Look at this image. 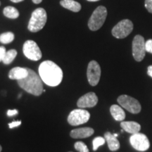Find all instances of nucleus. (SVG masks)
I'll list each match as a JSON object with an SVG mask.
<instances>
[{
    "mask_svg": "<svg viewBox=\"0 0 152 152\" xmlns=\"http://www.w3.org/2000/svg\"><path fill=\"white\" fill-rule=\"evenodd\" d=\"M39 75L45 84L51 87H56L61 83L63 71L54 62L45 61L39 66Z\"/></svg>",
    "mask_w": 152,
    "mask_h": 152,
    "instance_id": "obj_1",
    "label": "nucleus"
},
{
    "mask_svg": "<svg viewBox=\"0 0 152 152\" xmlns=\"http://www.w3.org/2000/svg\"><path fill=\"white\" fill-rule=\"evenodd\" d=\"M28 75L26 77L19 80L18 84L25 91L30 94L39 96L43 92V84L40 76L35 73L33 70L28 68Z\"/></svg>",
    "mask_w": 152,
    "mask_h": 152,
    "instance_id": "obj_2",
    "label": "nucleus"
},
{
    "mask_svg": "<svg viewBox=\"0 0 152 152\" xmlns=\"http://www.w3.org/2000/svg\"><path fill=\"white\" fill-rule=\"evenodd\" d=\"M47 19V12L42 8H37L33 11L28 23V28L32 33H37L45 27Z\"/></svg>",
    "mask_w": 152,
    "mask_h": 152,
    "instance_id": "obj_3",
    "label": "nucleus"
},
{
    "mask_svg": "<svg viewBox=\"0 0 152 152\" xmlns=\"http://www.w3.org/2000/svg\"><path fill=\"white\" fill-rule=\"evenodd\" d=\"M107 16V9L105 7L99 6L94 11L88 21V27L92 31L102 28Z\"/></svg>",
    "mask_w": 152,
    "mask_h": 152,
    "instance_id": "obj_4",
    "label": "nucleus"
},
{
    "mask_svg": "<svg viewBox=\"0 0 152 152\" xmlns=\"http://www.w3.org/2000/svg\"><path fill=\"white\" fill-rule=\"evenodd\" d=\"M132 30V22L128 19H124L114 26L112 29V35L118 39H123L130 35Z\"/></svg>",
    "mask_w": 152,
    "mask_h": 152,
    "instance_id": "obj_5",
    "label": "nucleus"
},
{
    "mask_svg": "<svg viewBox=\"0 0 152 152\" xmlns=\"http://www.w3.org/2000/svg\"><path fill=\"white\" fill-rule=\"evenodd\" d=\"M118 102L122 107L132 113L137 114L142 110V106L138 100L126 94L121 95L118 98Z\"/></svg>",
    "mask_w": 152,
    "mask_h": 152,
    "instance_id": "obj_6",
    "label": "nucleus"
},
{
    "mask_svg": "<svg viewBox=\"0 0 152 152\" xmlns=\"http://www.w3.org/2000/svg\"><path fill=\"white\" fill-rule=\"evenodd\" d=\"M90 114L83 109H75L70 113L68 117V122L73 126L84 124L90 120Z\"/></svg>",
    "mask_w": 152,
    "mask_h": 152,
    "instance_id": "obj_7",
    "label": "nucleus"
},
{
    "mask_svg": "<svg viewBox=\"0 0 152 152\" xmlns=\"http://www.w3.org/2000/svg\"><path fill=\"white\" fill-rule=\"evenodd\" d=\"M23 52L28 59L39 61L42 58V52L37 44L33 40H27L23 47Z\"/></svg>",
    "mask_w": 152,
    "mask_h": 152,
    "instance_id": "obj_8",
    "label": "nucleus"
},
{
    "mask_svg": "<svg viewBox=\"0 0 152 152\" xmlns=\"http://www.w3.org/2000/svg\"><path fill=\"white\" fill-rule=\"evenodd\" d=\"M145 41L142 35H137L132 41V55L137 61H142L145 56Z\"/></svg>",
    "mask_w": 152,
    "mask_h": 152,
    "instance_id": "obj_9",
    "label": "nucleus"
},
{
    "mask_svg": "<svg viewBox=\"0 0 152 152\" xmlns=\"http://www.w3.org/2000/svg\"><path fill=\"white\" fill-rule=\"evenodd\" d=\"M130 142L134 149L140 151H147L150 147L149 139L142 133H136L132 134L130 138Z\"/></svg>",
    "mask_w": 152,
    "mask_h": 152,
    "instance_id": "obj_10",
    "label": "nucleus"
},
{
    "mask_svg": "<svg viewBox=\"0 0 152 152\" xmlns=\"http://www.w3.org/2000/svg\"><path fill=\"white\" fill-rule=\"evenodd\" d=\"M87 76L90 85H97L101 77V68L99 64L96 61H92L89 63L87 66Z\"/></svg>",
    "mask_w": 152,
    "mask_h": 152,
    "instance_id": "obj_11",
    "label": "nucleus"
},
{
    "mask_svg": "<svg viewBox=\"0 0 152 152\" xmlns=\"http://www.w3.org/2000/svg\"><path fill=\"white\" fill-rule=\"evenodd\" d=\"M98 97L94 92H88L82 96L77 101V105L80 109L92 108L96 105Z\"/></svg>",
    "mask_w": 152,
    "mask_h": 152,
    "instance_id": "obj_12",
    "label": "nucleus"
},
{
    "mask_svg": "<svg viewBox=\"0 0 152 152\" xmlns=\"http://www.w3.org/2000/svg\"><path fill=\"white\" fill-rule=\"evenodd\" d=\"M94 130L91 128H82L74 129L71 132V137L74 139H83L92 136Z\"/></svg>",
    "mask_w": 152,
    "mask_h": 152,
    "instance_id": "obj_13",
    "label": "nucleus"
},
{
    "mask_svg": "<svg viewBox=\"0 0 152 152\" xmlns=\"http://www.w3.org/2000/svg\"><path fill=\"white\" fill-rule=\"evenodd\" d=\"M28 75V68L15 67L11 70L9 73V77L11 80H22L26 77Z\"/></svg>",
    "mask_w": 152,
    "mask_h": 152,
    "instance_id": "obj_14",
    "label": "nucleus"
},
{
    "mask_svg": "<svg viewBox=\"0 0 152 152\" xmlns=\"http://www.w3.org/2000/svg\"><path fill=\"white\" fill-rule=\"evenodd\" d=\"M121 126L123 130L132 134L140 132L141 130V125L134 121H122Z\"/></svg>",
    "mask_w": 152,
    "mask_h": 152,
    "instance_id": "obj_15",
    "label": "nucleus"
},
{
    "mask_svg": "<svg viewBox=\"0 0 152 152\" xmlns=\"http://www.w3.org/2000/svg\"><path fill=\"white\" fill-rule=\"evenodd\" d=\"M104 138H105V140L108 144V147L111 151H115L119 149L120 142L113 134L109 132H106L104 134Z\"/></svg>",
    "mask_w": 152,
    "mask_h": 152,
    "instance_id": "obj_16",
    "label": "nucleus"
},
{
    "mask_svg": "<svg viewBox=\"0 0 152 152\" xmlns=\"http://www.w3.org/2000/svg\"><path fill=\"white\" fill-rule=\"evenodd\" d=\"M112 116L117 121H123L125 118V113L123 109L118 105H112L110 108Z\"/></svg>",
    "mask_w": 152,
    "mask_h": 152,
    "instance_id": "obj_17",
    "label": "nucleus"
},
{
    "mask_svg": "<svg viewBox=\"0 0 152 152\" xmlns=\"http://www.w3.org/2000/svg\"><path fill=\"white\" fill-rule=\"evenodd\" d=\"M60 4L63 7L73 12H78L81 9L80 4L74 0H61Z\"/></svg>",
    "mask_w": 152,
    "mask_h": 152,
    "instance_id": "obj_18",
    "label": "nucleus"
},
{
    "mask_svg": "<svg viewBox=\"0 0 152 152\" xmlns=\"http://www.w3.org/2000/svg\"><path fill=\"white\" fill-rule=\"evenodd\" d=\"M3 14L7 18L16 19L19 16V11L18 9L13 7H6L3 10Z\"/></svg>",
    "mask_w": 152,
    "mask_h": 152,
    "instance_id": "obj_19",
    "label": "nucleus"
},
{
    "mask_svg": "<svg viewBox=\"0 0 152 152\" xmlns=\"http://www.w3.org/2000/svg\"><path fill=\"white\" fill-rule=\"evenodd\" d=\"M17 56V52L15 49H10V50L7 51L6 53V55L3 59V63L6 65H9L12 63L13 61L15 59Z\"/></svg>",
    "mask_w": 152,
    "mask_h": 152,
    "instance_id": "obj_20",
    "label": "nucleus"
},
{
    "mask_svg": "<svg viewBox=\"0 0 152 152\" xmlns=\"http://www.w3.org/2000/svg\"><path fill=\"white\" fill-rule=\"evenodd\" d=\"M14 34L11 32H7L0 35V42L7 45L12 42L14 39Z\"/></svg>",
    "mask_w": 152,
    "mask_h": 152,
    "instance_id": "obj_21",
    "label": "nucleus"
},
{
    "mask_svg": "<svg viewBox=\"0 0 152 152\" xmlns=\"http://www.w3.org/2000/svg\"><path fill=\"white\" fill-rule=\"evenodd\" d=\"M105 138L102 137H97L94 138L92 142L93 150H94V151H96L99 147L105 144Z\"/></svg>",
    "mask_w": 152,
    "mask_h": 152,
    "instance_id": "obj_22",
    "label": "nucleus"
},
{
    "mask_svg": "<svg viewBox=\"0 0 152 152\" xmlns=\"http://www.w3.org/2000/svg\"><path fill=\"white\" fill-rule=\"evenodd\" d=\"M75 149L79 152H90L87 145L83 142H77L75 144Z\"/></svg>",
    "mask_w": 152,
    "mask_h": 152,
    "instance_id": "obj_23",
    "label": "nucleus"
},
{
    "mask_svg": "<svg viewBox=\"0 0 152 152\" xmlns=\"http://www.w3.org/2000/svg\"><path fill=\"white\" fill-rule=\"evenodd\" d=\"M146 52L152 54V39H150L145 42Z\"/></svg>",
    "mask_w": 152,
    "mask_h": 152,
    "instance_id": "obj_24",
    "label": "nucleus"
},
{
    "mask_svg": "<svg viewBox=\"0 0 152 152\" xmlns=\"http://www.w3.org/2000/svg\"><path fill=\"white\" fill-rule=\"evenodd\" d=\"M145 8L149 13L152 14V0H145Z\"/></svg>",
    "mask_w": 152,
    "mask_h": 152,
    "instance_id": "obj_25",
    "label": "nucleus"
},
{
    "mask_svg": "<svg viewBox=\"0 0 152 152\" xmlns=\"http://www.w3.org/2000/svg\"><path fill=\"white\" fill-rule=\"evenodd\" d=\"M6 53H7V51H6L5 47L3 46L0 47V62L3 61V59L4 58Z\"/></svg>",
    "mask_w": 152,
    "mask_h": 152,
    "instance_id": "obj_26",
    "label": "nucleus"
},
{
    "mask_svg": "<svg viewBox=\"0 0 152 152\" xmlns=\"http://www.w3.org/2000/svg\"><path fill=\"white\" fill-rule=\"evenodd\" d=\"M20 125H21V121H14V122L9 123V128L12 129L14 128H16V127H18Z\"/></svg>",
    "mask_w": 152,
    "mask_h": 152,
    "instance_id": "obj_27",
    "label": "nucleus"
},
{
    "mask_svg": "<svg viewBox=\"0 0 152 152\" xmlns=\"http://www.w3.org/2000/svg\"><path fill=\"white\" fill-rule=\"evenodd\" d=\"M18 114V111L16 109H14V110H9L7 111V115L8 116H14V115H16Z\"/></svg>",
    "mask_w": 152,
    "mask_h": 152,
    "instance_id": "obj_28",
    "label": "nucleus"
},
{
    "mask_svg": "<svg viewBox=\"0 0 152 152\" xmlns=\"http://www.w3.org/2000/svg\"><path fill=\"white\" fill-rule=\"evenodd\" d=\"M147 74L150 77H152V66H149L147 69Z\"/></svg>",
    "mask_w": 152,
    "mask_h": 152,
    "instance_id": "obj_29",
    "label": "nucleus"
},
{
    "mask_svg": "<svg viewBox=\"0 0 152 152\" xmlns=\"http://www.w3.org/2000/svg\"><path fill=\"white\" fill-rule=\"evenodd\" d=\"M34 4H40L42 0H32Z\"/></svg>",
    "mask_w": 152,
    "mask_h": 152,
    "instance_id": "obj_30",
    "label": "nucleus"
},
{
    "mask_svg": "<svg viewBox=\"0 0 152 152\" xmlns=\"http://www.w3.org/2000/svg\"><path fill=\"white\" fill-rule=\"evenodd\" d=\"M11 1L14 3H19V2H21L23 1H24V0H11Z\"/></svg>",
    "mask_w": 152,
    "mask_h": 152,
    "instance_id": "obj_31",
    "label": "nucleus"
},
{
    "mask_svg": "<svg viewBox=\"0 0 152 152\" xmlns=\"http://www.w3.org/2000/svg\"><path fill=\"white\" fill-rule=\"evenodd\" d=\"M87 1H99V0H87Z\"/></svg>",
    "mask_w": 152,
    "mask_h": 152,
    "instance_id": "obj_32",
    "label": "nucleus"
},
{
    "mask_svg": "<svg viewBox=\"0 0 152 152\" xmlns=\"http://www.w3.org/2000/svg\"><path fill=\"white\" fill-rule=\"evenodd\" d=\"M113 135H114V136H115V137H118V134H113Z\"/></svg>",
    "mask_w": 152,
    "mask_h": 152,
    "instance_id": "obj_33",
    "label": "nucleus"
},
{
    "mask_svg": "<svg viewBox=\"0 0 152 152\" xmlns=\"http://www.w3.org/2000/svg\"><path fill=\"white\" fill-rule=\"evenodd\" d=\"M1 149H2V148H1V145H0V152L1 151Z\"/></svg>",
    "mask_w": 152,
    "mask_h": 152,
    "instance_id": "obj_34",
    "label": "nucleus"
},
{
    "mask_svg": "<svg viewBox=\"0 0 152 152\" xmlns=\"http://www.w3.org/2000/svg\"><path fill=\"white\" fill-rule=\"evenodd\" d=\"M0 6H1V1H0Z\"/></svg>",
    "mask_w": 152,
    "mask_h": 152,
    "instance_id": "obj_35",
    "label": "nucleus"
},
{
    "mask_svg": "<svg viewBox=\"0 0 152 152\" xmlns=\"http://www.w3.org/2000/svg\"><path fill=\"white\" fill-rule=\"evenodd\" d=\"M69 152H72V151H69Z\"/></svg>",
    "mask_w": 152,
    "mask_h": 152,
    "instance_id": "obj_36",
    "label": "nucleus"
}]
</instances>
